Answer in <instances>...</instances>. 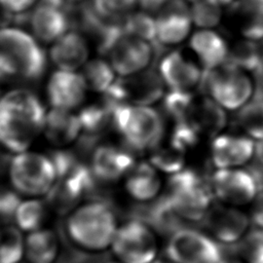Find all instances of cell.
<instances>
[{
    "instance_id": "cell-49",
    "label": "cell",
    "mask_w": 263,
    "mask_h": 263,
    "mask_svg": "<svg viewBox=\"0 0 263 263\" xmlns=\"http://www.w3.org/2000/svg\"><path fill=\"white\" fill-rule=\"evenodd\" d=\"M0 24H1V17H0Z\"/></svg>"
},
{
    "instance_id": "cell-48",
    "label": "cell",
    "mask_w": 263,
    "mask_h": 263,
    "mask_svg": "<svg viewBox=\"0 0 263 263\" xmlns=\"http://www.w3.org/2000/svg\"><path fill=\"white\" fill-rule=\"evenodd\" d=\"M152 263H174L172 261H168V260H163V259H160V260H154Z\"/></svg>"
},
{
    "instance_id": "cell-23",
    "label": "cell",
    "mask_w": 263,
    "mask_h": 263,
    "mask_svg": "<svg viewBox=\"0 0 263 263\" xmlns=\"http://www.w3.org/2000/svg\"><path fill=\"white\" fill-rule=\"evenodd\" d=\"M187 121L197 130L199 136L205 135L215 138L226 126L227 115L224 109L210 97L194 98Z\"/></svg>"
},
{
    "instance_id": "cell-19",
    "label": "cell",
    "mask_w": 263,
    "mask_h": 263,
    "mask_svg": "<svg viewBox=\"0 0 263 263\" xmlns=\"http://www.w3.org/2000/svg\"><path fill=\"white\" fill-rule=\"evenodd\" d=\"M134 165V155L127 148L102 145L93 151L90 170L97 179L112 182L126 176Z\"/></svg>"
},
{
    "instance_id": "cell-46",
    "label": "cell",
    "mask_w": 263,
    "mask_h": 263,
    "mask_svg": "<svg viewBox=\"0 0 263 263\" xmlns=\"http://www.w3.org/2000/svg\"><path fill=\"white\" fill-rule=\"evenodd\" d=\"M213 1L217 2L218 4H220L224 8V7H227V6L230 7L235 0H213Z\"/></svg>"
},
{
    "instance_id": "cell-50",
    "label": "cell",
    "mask_w": 263,
    "mask_h": 263,
    "mask_svg": "<svg viewBox=\"0 0 263 263\" xmlns=\"http://www.w3.org/2000/svg\"><path fill=\"white\" fill-rule=\"evenodd\" d=\"M259 1H261V2H263V0H259Z\"/></svg>"
},
{
    "instance_id": "cell-47",
    "label": "cell",
    "mask_w": 263,
    "mask_h": 263,
    "mask_svg": "<svg viewBox=\"0 0 263 263\" xmlns=\"http://www.w3.org/2000/svg\"><path fill=\"white\" fill-rule=\"evenodd\" d=\"M64 6H68V5H73V4H77L79 3L80 1H83V0H59Z\"/></svg>"
},
{
    "instance_id": "cell-18",
    "label": "cell",
    "mask_w": 263,
    "mask_h": 263,
    "mask_svg": "<svg viewBox=\"0 0 263 263\" xmlns=\"http://www.w3.org/2000/svg\"><path fill=\"white\" fill-rule=\"evenodd\" d=\"M66 8L41 0L29 17L35 37L44 43H49L57 41L67 33L70 26V16Z\"/></svg>"
},
{
    "instance_id": "cell-27",
    "label": "cell",
    "mask_w": 263,
    "mask_h": 263,
    "mask_svg": "<svg viewBox=\"0 0 263 263\" xmlns=\"http://www.w3.org/2000/svg\"><path fill=\"white\" fill-rule=\"evenodd\" d=\"M160 178L152 164H135L126 175L125 188L128 194L140 201L153 199L160 189Z\"/></svg>"
},
{
    "instance_id": "cell-42",
    "label": "cell",
    "mask_w": 263,
    "mask_h": 263,
    "mask_svg": "<svg viewBox=\"0 0 263 263\" xmlns=\"http://www.w3.org/2000/svg\"><path fill=\"white\" fill-rule=\"evenodd\" d=\"M168 0H138L140 5L147 11H158Z\"/></svg>"
},
{
    "instance_id": "cell-6",
    "label": "cell",
    "mask_w": 263,
    "mask_h": 263,
    "mask_svg": "<svg viewBox=\"0 0 263 263\" xmlns=\"http://www.w3.org/2000/svg\"><path fill=\"white\" fill-rule=\"evenodd\" d=\"M202 86L210 98L226 110L240 109L252 99L255 89L252 76L228 62L204 71Z\"/></svg>"
},
{
    "instance_id": "cell-15",
    "label": "cell",
    "mask_w": 263,
    "mask_h": 263,
    "mask_svg": "<svg viewBox=\"0 0 263 263\" xmlns=\"http://www.w3.org/2000/svg\"><path fill=\"white\" fill-rule=\"evenodd\" d=\"M155 20V41L161 45L181 43L190 33L192 18L186 0H168L158 11Z\"/></svg>"
},
{
    "instance_id": "cell-24",
    "label": "cell",
    "mask_w": 263,
    "mask_h": 263,
    "mask_svg": "<svg viewBox=\"0 0 263 263\" xmlns=\"http://www.w3.org/2000/svg\"><path fill=\"white\" fill-rule=\"evenodd\" d=\"M235 28L243 39L263 40V2L235 0L230 6Z\"/></svg>"
},
{
    "instance_id": "cell-9",
    "label": "cell",
    "mask_w": 263,
    "mask_h": 263,
    "mask_svg": "<svg viewBox=\"0 0 263 263\" xmlns=\"http://www.w3.org/2000/svg\"><path fill=\"white\" fill-rule=\"evenodd\" d=\"M174 263H221L223 248L206 234L184 227L170 236L166 247Z\"/></svg>"
},
{
    "instance_id": "cell-41",
    "label": "cell",
    "mask_w": 263,
    "mask_h": 263,
    "mask_svg": "<svg viewBox=\"0 0 263 263\" xmlns=\"http://www.w3.org/2000/svg\"><path fill=\"white\" fill-rule=\"evenodd\" d=\"M250 222L253 223L254 227L263 229V191L259 192L254 199L250 215Z\"/></svg>"
},
{
    "instance_id": "cell-40",
    "label": "cell",
    "mask_w": 263,
    "mask_h": 263,
    "mask_svg": "<svg viewBox=\"0 0 263 263\" xmlns=\"http://www.w3.org/2000/svg\"><path fill=\"white\" fill-rule=\"evenodd\" d=\"M36 0H0V8L9 15H21L33 7Z\"/></svg>"
},
{
    "instance_id": "cell-26",
    "label": "cell",
    "mask_w": 263,
    "mask_h": 263,
    "mask_svg": "<svg viewBox=\"0 0 263 263\" xmlns=\"http://www.w3.org/2000/svg\"><path fill=\"white\" fill-rule=\"evenodd\" d=\"M43 130L52 144L58 146L67 145L80 135L78 115L68 110L52 108L46 114Z\"/></svg>"
},
{
    "instance_id": "cell-10",
    "label": "cell",
    "mask_w": 263,
    "mask_h": 263,
    "mask_svg": "<svg viewBox=\"0 0 263 263\" xmlns=\"http://www.w3.org/2000/svg\"><path fill=\"white\" fill-rule=\"evenodd\" d=\"M103 53L109 57V64L114 72L125 77L142 72L148 67L153 58V47L151 42L121 30Z\"/></svg>"
},
{
    "instance_id": "cell-17",
    "label": "cell",
    "mask_w": 263,
    "mask_h": 263,
    "mask_svg": "<svg viewBox=\"0 0 263 263\" xmlns=\"http://www.w3.org/2000/svg\"><path fill=\"white\" fill-rule=\"evenodd\" d=\"M86 84L81 74L58 70L47 83V97L54 109L71 111L81 105L85 98Z\"/></svg>"
},
{
    "instance_id": "cell-45",
    "label": "cell",
    "mask_w": 263,
    "mask_h": 263,
    "mask_svg": "<svg viewBox=\"0 0 263 263\" xmlns=\"http://www.w3.org/2000/svg\"><path fill=\"white\" fill-rule=\"evenodd\" d=\"M221 263H245L242 262L241 260L237 259V258H234V257H224L223 256V259L221 261Z\"/></svg>"
},
{
    "instance_id": "cell-7",
    "label": "cell",
    "mask_w": 263,
    "mask_h": 263,
    "mask_svg": "<svg viewBox=\"0 0 263 263\" xmlns=\"http://www.w3.org/2000/svg\"><path fill=\"white\" fill-rule=\"evenodd\" d=\"M9 178L13 188L31 196L47 195L57 181L50 157L36 152L16 154L9 165Z\"/></svg>"
},
{
    "instance_id": "cell-13",
    "label": "cell",
    "mask_w": 263,
    "mask_h": 263,
    "mask_svg": "<svg viewBox=\"0 0 263 263\" xmlns=\"http://www.w3.org/2000/svg\"><path fill=\"white\" fill-rule=\"evenodd\" d=\"M159 75L170 90L194 93L202 86L204 71L182 51H171L159 63Z\"/></svg>"
},
{
    "instance_id": "cell-11",
    "label": "cell",
    "mask_w": 263,
    "mask_h": 263,
    "mask_svg": "<svg viewBox=\"0 0 263 263\" xmlns=\"http://www.w3.org/2000/svg\"><path fill=\"white\" fill-rule=\"evenodd\" d=\"M112 248L123 263H152L157 253V242L151 228L133 219L117 229Z\"/></svg>"
},
{
    "instance_id": "cell-14",
    "label": "cell",
    "mask_w": 263,
    "mask_h": 263,
    "mask_svg": "<svg viewBox=\"0 0 263 263\" xmlns=\"http://www.w3.org/2000/svg\"><path fill=\"white\" fill-rule=\"evenodd\" d=\"M201 223L217 241L229 246L248 231L250 218L235 206L220 202L211 205Z\"/></svg>"
},
{
    "instance_id": "cell-37",
    "label": "cell",
    "mask_w": 263,
    "mask_h": 263,
    "mask_svg": "<svg viewBox=\"0 0 263 263\" xmlns=\"http://www.w3.org/2000/svg\"><path fill=\"white\" fill-rule=\"evenodd\" d=\"M151 154V164L165 173L176 174L183 170L185 153L177 150L171 144L167 147H155Z\"/></svg>"
},
{
    "instance_id": "cell-12",
    "label": "cell",
    "mask_w": 263,
    "mask_h": 263,
    "mask_svg": "<svg viewBox=\"0 0 263 263\" xmlns=\"http://www.w3.org/2000/svg\"><path fill=\"white\" fill-rule=\"evenodd\" d=\"M209 182L214 198L232 206L248 204L259 193L257 183L247 167L217 168Z\"/></svg>"
},
{
    "instance_id": "cell-25",
    "label": "cell",
    "mask_w": 263,
    "mask_h": 263,
    "mask_svg": "<svg viewBox=\"0 0 263 263\" xmlns=\"http://www.w3.org/2000/svg\"><path fill=\"white\" fill-rule=\"evenodd\" d=\"M107 101L83 108L77 115L80 123L81 143L88 146L96 142L109 126H113V109Z\"/></svg>"
},
{
    "instance_id": "cell-31",
    "label": "cell",
    "mask_w": 263,
    "mask_h": 263,
    "mask_svg": "<svg viewBox=\"0 0 263 263\" xmlns=\"http://www.w3.org/2000/svg\"><path fill=\"white\" fill-rule=\"evenodd\" d=\"M82 77L86 87L98 91L106 92L115 81V72L110 64L102 59L87 62L82 71Z\"/></svg>"
},
{
    "instance_id": "cell-38",
    "label": "cell",
    "mask_w": 263,
    "mask_h": 263,
    "mask_svg": "<svg viewBox=\"0 0 263 263\" xmlns=\"http://www.w3.org/2000/svg\"><path fill=\"white\" fill-rule=\"evenodd\" d=\"M138 3V0H92L91 6L103 18L111 22H122Z\"/></svg>"
},
{
    "instance_id": "cell-39",
    "label": "cell",
    "mask_w": 263,
    "mask_h": 263,
    "mask_svg": "<svg viewBox=\"0 0 263 263\" xmlns=\"http://www.w3.org/2000/svg\"><path fill=\"white\" fill-rule=\"evenodd\" d=\"M198 140L199 134L197 130L188 121H181L176 122L170 144L177 150L185 153L194 147Z\"/></svg>"
},
{
    "instance_id": "cell-29",
    "label": "cell",
    "mask_w": 263,
    "mask_h": 263,
    "mask_svg": "<svg viewBox=\"0 0 263 263\" xmlns=\"http://www.w3.org/2000/svg\"><path fill=\"white\" fill-rule=\"evenodd\" d=\"M235 125L254 141L263 140V96L253 95L252 99L238 109Z\"/></svg>"
},
{
    "instance_id": "cell-1",
    "label": "cell",
    "mask_w": 263,
    "mask_h": 263,
    "mask_svg": "<svg viewBox=\"0 0 263 263\" xmlns=\"http://www.w3.org/2000/svg\"><path fill=\"white\" fill-rule=\"evenodd\" d=\"M45 117L42 103L28 89L0 97V145L16 154L27 151L44 129Z\"/></svg>"
},
{
    "instance_id": "cell-33",
    "label": "cell",
    "mask_w": 263,
    "mask_h": 263,
    "mask_svg": "<svg viewBox=\"0 0 263 263\" xmlns=\"http://www.w3.org/2000/svg\"><path fill=\"white\" fill-rule=\"evenodd\" d=\"M45 215L46 206L42 200L29 199L20 202L13 220L20 230L33 232L41 229Z\"/></svg>"
},
{
    "instance_id": "cell-5",
    "label": "cell",
    "mask_w": 263,
    "mask_h": 263,
    "mask_svg": "<svg viewBox=\"0 0 263 263\" xmlns=\"http://www.w3.org/2000/svg\"><path fill=\"white\" fill-rule=\"evenodd\" d=\"M167 195L185 222H202L214 198L209 179L190 168L171 177Z\"/></svg>"
},
{
    "instance_id": "cell-44",
    "label": "cell",
    "mask_w": 263,
    "mask_h": 263,
    "mask_svg": "<svg viewBox=\"0 0 263 263\" xmlns=\"http://www.w3.org/2000/svg\"><path fill=\"white\" fill-rule=\"evenodd\" d=\"M71 258H67L66 260H64L61 263H85L84 262V257H79L78 254L70 256Z\"/></svg>"
},
{
    "instance_id": "cell-36",
    "label": "cell",
    "mask_w": 263,
    "mask_h": 263,
    "mask_svg": "<svg viewBox=\"0 0 263 263\" xmlns=\"http://www.w3.org/2000/svg\"><path fill=\"white\" fill-rule=\"evenodd\" d=\"M122 31L148 42H155V20L146 12L128 14L122 21Z\"/></svg>"
},
{
    "instance_id": "cell-22",
    "label": "cell",
    "mask_w": 263,
    "mask_h": 263,
    "mask_svg": "<svg viewBox=\"0 0 263 263\" xmlns=\"http://www.w3.org/2000/svg\"><path fill=\"white\" fill-rule=\"evenodd\" d=\"M88 52L84 37L76 31H71L54 41L49 54L52 63L60 70L75 72L86 64Z\"/></svg>"
},
{
    "instance_id": "cell-35",
    "label": "cell",
    "mask_w": 263,
    "mask_h": 263,
    "mask_svg": "<svg viewBox=\"0 0 263 263\" xmlns=\"http://www.w3.org/2000/svg\"><path fill=\"white\" fill-rule=\"evenodd\" d=\"M192 22L203 29L216 27L223 13V7L213 0H188Z\"/></svg>"
},
{
    "instance_id": "cell-43",
    "label": "cell",
    "mask_w": 263,
    "mask_h": 263,
    "mask_svg": "<svg viewBox=\"0 0 263 263\" xmlns=\"http://www.w3.org/2000/svg\"><path fill=\"white\" fill-rule=\"evenodd\" d=\"M254 160L257 162L263 164V140L257 141L255 145V154H254Z\"/></svg>"
},
{
    "instance_id": "cell-2",
    "label": "cell",
    "mask_w": 263,
    "mask_h": 263,
    "mask_svg": "<svg viewBox=\"0 0 263 263\" xmlns=\"http://www.w3.org/2000/svg\"><path fill=\"white\" fill-rule=\"evenodd\" d=\"M45 65V54L30 34L16 27H0V81L35 80Z\"/></svg>"
},
{
    "instance_id": "cell-30",
    "label": "cell",
    "mask_w": 263,
    "mask_h": 263,
    "mask_svg": "<svg viewBox=\"0 0 263 263\" xmlns=\"http://www.w3.org/2000/svg\"><path fill=\"white\" fill-rule=\"evenodd\" d=\"M226 62L252 74L263 64V45L260 41L241 39L229 48Z\"/></svg>"
},
{
    "instance_id": "cell-16",
    "label": "cell",
    "mask_w": 263,
    "mask_h": 263,
    "mask_svg": "<svg viewBox=\"0 0 263 263\" xmlns=\"http://www.w3.org/2000/svg\"><path fill=\"white\" fill-rule=\"evenodd\" d=\"M256 142L243 134H220L211 145L212 162L217 168H234L254 157Z\"/></svg>"
},
{
    "instance_id": "cell-34",
    "label": "cell",
    "mask_w": 263,
    "mask_h": 263,
    "mask_svg": "<svg viewBox=\"0 0 263 263\" xmlns=\"http://www.w3.org/2000/svg\"><path fill=\"white\" fill-rule=\"evenodd\" d=\"M25 253V241L18 228L0 226V263H18Z\"/></svg>"
},
{
    "instance_id": "cell-4",
    "label": "cell",
    "mask_w": 263,
    "mask_h": 263,
    "mask_svg": "<svg viewBox=\"0 0 263 263\" xmlns=\"http://www.w3.org/2000/svg\"><path fill=\"white\" fill-rule=\"evenodd\" d=\"M113 127L129 148L153 150L163 137L164 125L159 113L149 106L117 105L113 109Z\"/></svg>"
},
{
    "instance_id": "cell-21",
    "label": "cell",
    "mask_w": 263,
    "mask_h": 263,
    "mask_svg": "<svg viewBox=\"0 0 263 263\" xmlns=\"http://www.w3.org/2000/svg\"><path fill=\"white\" fill-rule=\"evenodd\" d=\"M189 44L203 71L214 70L228 59V43L219 33L211 29L195 32Z\"/></svg>"
},
{
    "instance_id": "cell-28",
    "label": "cell",
    "mask_w": 263,
    "mask_h": 263,
    "mask_svg": "<svg viewBox=\"0 0 263 263\" xmlns=\"http://www.w3.org/2000/svg\"><path fill=\"white\" fill-rule=\"evenodd\" d=\"M59 252V239L48 229L30 232L25 240V254L31 263H53Z\"/></svg>"
},
{
    "instance_id": "cell-8",
    "label": "cell",
    "mask_w": 263,
    "mask_h": 263,
    "mask_svg": "<svg viewBox=\"0 0 263 263\" xmlns=\"http://www.w3.org/2000/svg\"><path fill=\"white\" fill-rule=\"evenodd\" d=\"M163 85L159 73L154 70L142 71L115 79L105 92V101L114 106H148L162 97Z\"/></svg>"
},
{
    "instance_id": "cell-20",
    "label": "cell",
    "mask_w": 263,
    "mask_h": 263,
    "mask_svg": "<svg viewBox=\"0 0 263 263\" xmlns=\"http://www.w3.org/2000/svg\"><path fill=\"white\" fill-rule=\"evenodd\" d=\"M133 220H138L157 232L172 235L176 231L184 228L185 220L178 213L168 195L162 196L158 200L142 205L134 212Z\"/></svg>"
},
{
    "instance_id": "cell-32",
    "label": "cell",
    "mask_w": 263,
    "mask_h": 263,
    "mask_svg": "<svg viewBox=\"0 0 263 263\" xmlns=\"http://www.w3.org/2000/svg\"><path fill=\"white\" fill-rule=\"evenodd\" d=\"M230 251L245 263H263V229L254 227L235 243L229 245Z\"/></svg>"
},
{
    "instance_id": "cell-3",
    "label": "cell",
    "mask_w": 263,
    "mask_h": 263,
    "mask_svg": "<svg viewBox=\"0 0 263 263\" xmlns=\"http://www.w3.org/2000/svg\"><path fill=\"white\" fill-rule=\"evenodd\" d=\"M66 230L79 248L101 251L113 241L117 231L116 215L106 199H91L71 213Z\"/></svg>"
}]
</instances>
